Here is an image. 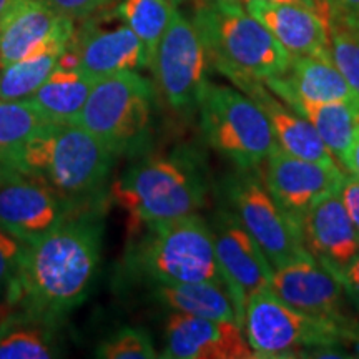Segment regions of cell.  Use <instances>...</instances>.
Here are the masks:
<instances>
[{
    "mask_svg": "<svg viewBox=\"0 0 359 359\" xmlns=\"http://www.w3.org/2000/svg\"><path fill=\"white\" fill-rule=\"evenodd\" d=\"M155 85L128 70L98 80L74 123L93 133L114 154H138L154 122Z\"/></svg>",
    "mask_w": 359,
    "mask_h": 359,
    "instance_id": "52a82bcc",
    "label": "cell"
},
{
    "mask_svg": "<svg viewBox=\"0 0 359 359\" xmlns=\"http://www.w3.org/2000/svg\"><path fill=\"white\" fill-rule=\"evenodd\" d=\"M25 243L0 228V311L7 313L17 303V286Z\"/></svg>",
    "mask_w": 359,
    "mask_h": 359,
    "instance_id": "f1b7e54d",
    "label": "cell"
},
{
    "mask_svg": "<svg viewBox=\"0 0 359 359\" xmlns=\"http://www.w3.org/2000/svg\"><path fill=\"white\" fill-rule=\"evenodd\" d=\"M236 87L257 103L263 110V114L266 115L281 150L299 156V158L318 161V163L339 165L323 143L321 137L313 125L303 115H299L290 105H286L281 98H278L264 85V82L245 80V82L238 83Z\"/></svg>",
    "mask_w": 359,
    "mask_h": 359,
    "instance_id": "ffe728a7",
    "label": "cell"
},
{
    "mask_svg": "<svg viewBox=\"0 0 359 359\" xmlns=\"http://www.w3.org/2000/svg\"><path fill=\"white\" fill-rule=\"evenodd\" d=\"M269 2L294 4V6H302V7L311 8V11L318 12L320 15L326 17L327 22H330V6H327L325 0H269Z\"/></svg>",
    "mask_w": 359,
    "mask_h": 359,
    "instance_id": "8d00e7d4",
    "label": "cell"
},
{
    "mask_svg": "<svg viewBox=\"0 0 359 359\" xmlns=\"http://www.w3.org/2000/svg\"><path fill=\"white\" fill-rule=\"evenodd\" d=\"M154 298L173 313L236 321L235 304L226 286L212 281L155 285Z\"/></svg>",
    "mask_w": 359,
    "mask_h": 359,
    "instance_id": "d4e9b609",
    "label": "cell"
},
{
    "mask_svg": "<svg viewBox=\"0 0 359 359\" xmlns=\"http://www.w3.org/2000/svg\"><path fill=\"white\" fill-rule=\"evenodd\" d=\"M191 20L205 45L210 67L235 85L266 82L288 70L285 47L246 11L243 0H201Z\"/></svg>",
    "mask_w": 359,
    "mask_h": 359,
    "instance_id": "3957f363",
    "label": "cell"
},
{
    "mask_svg": "<svg viewBox=\"0 0 359 359\" xmlns=\"http://www.w3.org/2000/svg\"><path fill=\"white\" fill-rule=\"evenodd\" d=\"M325 2L327 4V6H331V4H333V2H334V0H325Z\"/></svg>",
    "mask_w": 359,
    "mask_h": 359,
    "instance_id": "ab89813d",
    "label": "cell"
},
{
    "mask_svg": "<svg viewBox=\"0 0 359 359\" xmlns=\"http://www.w3.org/2000/svg\"><path fill=\"white\" fill-rule=\"evenodd\" d=\"M102 206L74 215L25 245L13 308L64 321L87 298L102 257Z\"/></svg>",
    "mask_w": 359,
    "mask_h": 359,
    "instance_id": "6da1fadb",
    "label": "cell"
},
{
    "mask_svg": "<svg viewBox=\"0 0 359 359\" xmlns=\"http://www.w3.org/2000/svg\"><path fill=\"white\" fill-rule=\"evenodd\" d=\"M338 191L341 201H343L344 208H346L349 218L354 224V230L359 236V178L351 173L344 175Z\"/></svg>",
    "mask_w": 359,
    "mask_h": 359,
    "instance_id": "d6a6232c",
    "label": "cell"
},
{
    "mask_svg": "<svg viewBox=\"0 0 359 359\" xmlns=\"http://www.w3.org/2000/svg\"><path fill=\"white\" fill-rule=\"evenodd\" d=\"M198 115L206 143L235 168L257 170L280 147L266 115L241 90L206 82Z\"/></svg>",
    "mask_w": 359,
    "mask_h": 359,
    "instance_id": "ba28073f",
    "label": "cell"
},
{
    "mask_svg": "<svg viewBox=\"0 0 359 359\" xmlns=\"http://www.w3.org/2000/svg\"><path fill=\"white\" fill-rule=\"evenodd\" d=\"M95 82L75 69L57 67L52 75L30 95V100L50 123H74L82 111Z\"/></svg>",
    "mask_w": 359,
    "mask_h": 359,
    "instance_id": "4316f807",
    "label": "cell"
},
{
    "mask_svg": "<svg viewBox=\"0 0 359 359\" xmlns=\"http://www.w3.org/2000/svg\"><path fill=\"white\" fill-rule=\"evenodd\" d=\"M17 2H19V0H0V24H2L4 19L7 17V13L12 11Z\"/></svg>",
    "mask_w": 359,
    "mask_h": 359,
    "instance_id": "74e56055",
    "label": "cell"
},
{
    "mask_svg": "<svg viewBox=\"0 0 359 359\" xmlns=\"http://www.w3.org/2000/svg\"><path fill=\"white\" fill-rule=\"evenodd\" d=\"M75 27L42 0H19L0 24V69L15 64L52 39Z\"/></svg>",
    "mask_w": 359,
    "mask_h": 359,
    "instance_id": "44dd1931",
    "label": "cell"
},
{
    "mask_svg": "<svg viewBox=\"0 0 359 359\" xmlns=\"http://www.w3.org/2000/svg\"><path fill=\"white\" fill-rule=\"evenodd\" d=\"M170 359H257L236 321L210 320L173 313L165 326V349Z\"/></svg>",
    "mask_w": 359,
    "mask_h": 359,
    "instance_id": "9a60e30c",
    "label": "cell"
},
{
    "mask_svg": "<svg viewBox=\"0 0 359 359\" xmlns=\"http://www.w3.org/2000/svg\"><path fill=\"white\" fill-rule=\"evenodd\" d=\"M97 358L154 359L158 358L151 336L142 327H123L97 348Z\"/></svg>",
    "mask_w": 359,
    "mask_h": 359,
    "instance_id": "f546056e",
    "label": "cell"
},
{
    "mask_svg": "<svg viewBox=\"0 0 359 359\" xmlns=\"http://www.w3.org/2000/svg\"><path fill=\"white\" fill-rule=\"evenodd\" d=\"M341 167H344L348 170V173H351L354 177L359 178V127L356 128V132H354L351 147H349Z\"/></svg>",
    "mask_w": 359,
    "mask_h": 359,
    "instance_id": "d590c367",
    "label": "cell"
},
{
    "mask_svg": "<svg viewBox=\"0 0 359 359\" xmlns=\"http://www.w3.org/2000/svg\"><path fill=\"white\" fill-rule=\"evenodd\" d=\"M93 206L72 203L34 175H19L0 182V228L25 245Z\"/></svg>",
    "mask_w": 359,
    "mask_h": 359,
    "instance_id": "4fadbf2b",
    "label": "cell"
},
{
    "mask_svg": "<svg viewBox=\"0 0 359 359\" xmlns=\"http://www.w3.org/2000/svg\"><path fill=\"white\" fill-rule=\"evenodd\" d=\"M218 195L223 208L230 210L255 238L273 269L309 257L302 230L278 206L264 185L259 168H236L228 173L219 183Z\"/></svg>",
    "mask_w": 359,
    "mask_h": 359,
    "instance_id": "9c48e42d",
    "label": "cell"
},
{
    "mask_svg": "<svg viewBox=\"0 0 359 359\" xmlns=\"http://www.w3.org/2000/svg\"><path fill=\"white\" fill-rule=\"evenodd\" d=\"M62 321L19 308L0 321V359H50L60 356Z\"/></svg>",
    "mask_w": 359,
    "mask_h": 359,
    "instance_id": "7402d4cb",
    "label": "cell"
},
{
    "mask_svg": "<svg viewBox=\"0 0 359 359\" xmlns=\"http://www.w3.org/2000/svg\"><path fill=\"white\" fill-rule=\"evenodd\" d=\"M334 276L343 285L349 304L359 313V253Z\"/></svg>",
    "mask_w": 359,
    "mask_h": 359,
    "instance_id": "836d02e7",
    "label": "cell"
},
{
    "mask_svg": "<svg viewBox=\"0 0 359 359\" xmlns=\"http://www.w3.org/2000/svg\"><path fill=\"white\" fill-rule=\"evenodd\" d=\"M264 85L288 105L296 100L359 102L331 55L293 57L285 74Z\"/></svg>",
    "mask_w": 359,
    "mask_h": 359,
    "instance_id": "d6986e66",
    "label": "cell"
},
{
    "mask_svg": "<svg viewBox=\"0 0 359 359\" xmlns=\"http://www.w3.org/2000/svg\"><path fill=\"white\" fill-rule=\"evenodd\" d=\"M116 155L77 123H50L30 138L22 172L47 182L58 195L80 206L103 205Z\"/></svg>",
    "mask_w": 359,
    "mask_h": 359,
    "instance_id": "277c9868",
    "label": "cell"
},
{
    "mask_svg": "<svg viewBox=\"0 0 359 359\" xmlns=\"http://www.w3.org/2000/svg\"><path fill=\"white\" fill-rule=\"evenodd\" d=\"M269 288L286 304L303 313L341 321L353 320L344 313L346 294L341 281L311 255L276 268Z\"/></svg>",
    "mask_w": 359,
    "mask_h": 359,
    "instance_id": "2e32d148",
    "label": "cell"
},
{
    "mask_svg": "<svg viewBox=\"0 0 359 359\" xmlns=\"http://www.w3.org/2000/svg\"><path fill=\"white\" fill-rule=\"evenodd\" d=\"M133 236L127 263L135 276L154 286L196 281L224 285L210 223L198 213L148 224Z\"/></svg>",
    "mask_w": 359,
    "mask_h": 359,
    "instance_id": "5b68a950",
    "label": "cell"
},
{
    "mask_svg": "<svg viewBox=\"0 0 359 359\" xmlns=\"http://www.w3.org/2000/svg\"><path fill=\"white\" fill-rule=\"evenodd\" d=\"M208 190L203 156L188 145L145 156L111 185L115 201L128 215L130 235L148 224L198 213Z\"/></svg>",
    "mask_w": 359,
    "mask_h": 359,
    "instance_id": "7a4b0ae2",
    "label": "cell"
},
{
    "mask_svg": "<svg viewBox=\"0 0 359 359\" xmlns=\"http://www.w3.org/2000/svg\"><path fill=\"white\" fill-rule=\"evenodd\" d=\"M330 40L334 65L359 97V29L330 24Z\"/></svg>",
    "mask_w": 359,
    "mask_h": 359,
    "instance_id": "4dcf8cb0",
    "label": "cell"
},
{
    "mask_svg": "<svg viewBox=\"0 0 359 359\" xmlns=\"http://www.w3.org/2000/svg\"><path fill=\"white\" fill-rule=\"evenodd\" d=\"M42 2L67 19L80 22L105 11V8L116 6L118 0H42Z\"/></svg>",
    "mask_w": 359,
    "mask_h": 359,
    "instance_id": "1f68e13d",
    "label": "cell"
},
{
    "mask_svg": "<svg viewBox=\"0 0 359 359\" xmlns=\"http://www.w3.org/2000/svg\"><path fill=\"white\" fill-rule=\"evenodd\" d=\"M243 331L257 358L280 359L306 356L309 351L359 343V323L313 316L291 308L271 288L248 299Z\"/></svg>",
    "mask_w": 359,
    "mask_h": 359,
    "instance_id": "8992f818",
    "label": "cell"
},
{
    "mask_svg": "<svg viewBox=\"0 0 359 359\" xmlns=\"http://www.w3.org/2000/svg\"><path fill=\"white\" fill-rule=\"evenodd\" d=\"M75 27L53 35L22 60L0 69V98L27 100L57 69L62 53L69 47Z\"/></svg>",
    "mask_w": 359,
    "mask_h": 359,
    "instance_id": "603a6c76",
    "label": "cell"
},
{
    "mask_svg": "<svg viewBox=\"0 0 359 359\" xmlns=\"http://www.w3.org/2000/svg\"><path fill=\"white\" fill-rule=\"evenodd\" d=\"M290 107L313 125L334 160L343 163L359 127V102L296 100Z\"/></svg>",
    "mask_w": 359,
    "mask_h": 359,
    "instance_id": "484cf974",
    "label": "cell"
},
{
    "mask_svg": "<svg viewBox=\"0 0 359 359\" xmlns=\"http://www.w3.org/2000/svg\"><path fill=\"white\" fill-rule=\"evenodd\" d=\"M299 230L308 253L333 275L359 253V236L338 190L321 196L308 210Z\"/></svg>",
    "mask_w": 359,
    "mask_h": 359,
    "instance_id": "e0dca14e",
    "label": "cell"
},
{
    "mask_svg": "<svg viewBox=\"0 0 359 359\" xmlns=\"http://www.w3.org/2000/svg\"><path fill=\"white\" fill-rule=\"evenodd\" d=\"M330 24L359 29V0H334L330 6Z\"/></svg>",
    "mask_w": 359,
    "mask_h": 359,
    "instance_id": "e575fe53",
    "label": "cell"
},
{
    "mask_svg": "<svg viewBox=\"0 0 359 359\" xmlns=\"http://www.w3.org/2000/svg\"><path fill=\"white\" fill-rule=\"evenodd\" d=\"M75 69L92 82L148 69V55L140 39L120 19L115 6L80 20L58 65Z\"/></svg>",
    "mask_w": 359,
    "mask_h": 359,
    "instance_id": "8fae6325",
    "label": "cell"
},
{
    "mask_svg": "<svg viewBox=\"0 0 359 359\" xmlns=\"http://www.w3.org/2000/svg\"><path fill=\"white\" fill-rule=\"evenodd\" d=\"M177 6L170 0H118V17L140 39L148 55V69L165 30L172 22Z\"/></svg>",
    "mask_w": 359,
    "mask_h": 359,
    "instance_id": "83f0119b",
    "label": "cell"
},
{
    "mask_svg": "<svg viewBox=\"0 0 359 359\" xmlns=\"http://www.w3.org/2000/svg\"><path fill=\"white\" fill-rule=\"evenodd\" d=\"M243 4L291 57L331 55L330 22L326 17L294 4L269 0H243Z\"/></svg>",
    "mask_w": 359,
    "mask_h": 359,
    "instance_id": "ac0fdd59",
    "label": "cell"
},
{
    "mask_svg": "<svg viewBox=\"0 0 359 359\" xmlns=\"http://www.w3.org/2000/svg\"><path fill=\"white\" fill-rule=\"evenodd\" d=\"M170 2L175 4V6H177V7H185V6H188V7L193 8V7L198 6L201 0H170Z\"/></svg>",
    "mask_w": 359,
    "mask_h": 359,
    "instance_id": "f35d334b",
    "label": "cell"
},
{
    "mask_svg": "<svg viewBox=\"0 0 359 359\" xmlns=\"http://www.w3.org/2000/svg\"><path fill=\"white\" fill-rule=\"evenodd\" d=\"M259 173L278 206L298 226L321 196L339 190L346 175L339 165L299 158L280 147L259 167Z\"/></svg>",
    "mask_w": 359,
    "mask_h": 359,
    "instance_id": "5bb4252c",
    "label": "cell"
},
{
    "mask_svg": "<svg viewBox=\"0 0 359 359\" xmlns=\"http://www.w3.org/2000/svg\"><path fill=\"white\" fill-rule=\"evenodd\" d=\"M208 55L191 17L180 11L165 30L150 69L156 97L180 118L198 111L200 97L208 82Z\"/></svg>",
    "mask_w": 359,
    "mask_h": 359,
    "instance_id": "30bf717a",
    "label": "cell"
},
{
    "mask_svg": "<svg viewBox=\"0 0 359 359\" xmlns=\"http://www.w3.org/2000/svg\"><path fill=\"white\" fill-rule=\"evenodd\" d=\"M48 120L30 100L0 98V182L19 177L27 143Z\"/></svg>",
    "mask_w": 359,
    "mask_h": 359,
    "instance_id": "cb8c5ba5",
    "label": "cell"
},
{
    "mask_svg": "<svg viewBox=\"0 0 359 359\" xmlns=\"http://www.w3.org/2000/svg\"><path fill=\"white\" fill-rule=\"evenodd\" d=\"M210 230L223 283L235 304L238 325L243 326L246 303L257 291L269 288L275 269L230 210L218 208L210 222Z\"/></svg>",
    "mask_w": 359,
    "mask_h": 359,
    "instance_id": "7c38bea8",
    "label": "cell"
}]
</instances>
